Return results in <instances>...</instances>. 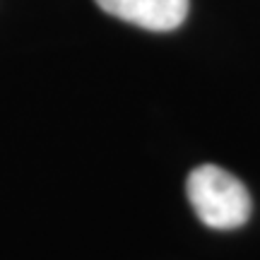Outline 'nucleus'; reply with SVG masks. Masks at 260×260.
Returning <instances> with one entry per match:
<instances>
[{"instance_id":"2","label":"nucleus","mask_w":260,"mask_h":260,"mask_svg":"<svg viewBox=\"0 0 260 260\" xmlns=\"http://www.w3.org/2000/svg\"><path fill=\"white\" fill-rule=\"evenodd\" d=\"M104 12L149 31H171L188 17V0H94Z\"/></svg>"},{"instance_id":"1","label":"nucleus","mask_w":260,"mask_h":260,"mask_svg":"<svg viewBox=\"0 0 260 260\" xmlns=\"http://www.w3.org/2000/svg\"><path fill=\"white\" fill-rule=\"evenodd\" d=\"M186 193L195 214L210 229H239L251 217L253 203L248 188L234 174L214 164H203L190 171Z\"/></svg>"}]
</instances>
